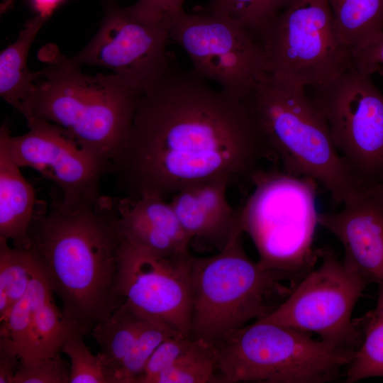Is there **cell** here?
Segmentation results:
<instances>
[{"label":"cell","mask_w":383,"mask_h":383,"mask_svg":"<svg viewBox=\"0 0 383 383\" xmlns=\"http://www.w3.org/2000/svg\"><path fill=\"white\" fill-rule=\"evenodd\" d=\"M192 340V336L182 333L164 340L150 357L137 383H148L151 378L172 366L189 348Z\"/></svg>","instance_id":"cell-31"},{"label":"cell","mask_w":383,"mask_h":383,"mask_svg":"<svg viewBox=\"0 0 383 383\" xmlns=\"http://www.w3.org/2000/svg\"><path fill=\"white\" fill-rule=\"evenodd\" d=\"M192 258L190 252L159 255L122 239L118 292L142 316L190 335Z\"/></svg>","instance_id":"cell-14"},{"label":"cell","mask_w":383,"mask_h":383,"mask_svg":"<svg viewBox=\"0 0 383 383\" xmlns=\"http://www.w3.org/2000/svg\"><path fill=\"white\" fill-rule=\"evenodd\" d=\"M21 365V358L14 353L0 346V383H13Z\"/></svg>","instance_id":"cell-34"},{"label":"cell","mask_w":383,"mask_h":383,"mask_svg":"<svg viewBox=\"0 0 383 383\" xmlns=\"http://www.w3.org/2000/svg\"><path fill=\"white\" fill-rule=\"evenodd\" d=\"M215 344L193 338L184 353L169 368L151 378L148 383L218 382Z\"/></svg>","instance_id":"cell-25"},{"label":"cell","mask_w":383,"mask_h":383,"mask_svg":"<svg viewBox=\"0 0 383 383\" xmlns=\"http://www.w3.org/2000/svg\"><path fill=\"white\" fill-rule=\"evenodd\" d=\"M34 5L38 11V14L45 17H48V15L54 10V9L62 0H33Z\"/></svg>","instance_id":"cell-35"},{"label":"cell","mask_w":383,"mask_h":383,"mask_svg":"<svg viewBox=\"0 0 383 383\" xmlns=\"http://www.w3.org/2000/svg\"><path fill=\"white\" fill-rule=\"evenodd\" d=\"M353 65L372 74L383 67V31L375 37L350 50Z\"/></svg>","instance_id":"cell-33"},{"label":"cell","mask_w":383,"mask_h":383,"mask_svg":"<svg viewBox=\"0 0 383 383\" xmlns=\"http://www.w3.org/2000/svg\"><path fill=\"white\" fill-rule=\"evenodd\" d=\"M354 320L362 339L346 367L345 382L383 377V284H379L375 308Z\"/></svg>","instance_id":"cell-23"},{"label":"cell","mask_w":383,"mask_h":383,"mask_svg":"<svg viewBox=\"0 0 383 383\" xmlns=\"http://www.w3.org/2000/svg\"><path fill=\"white\" fill-rule=\"evenodd\" d=\"M265 159L274 160L248 103L172 62L141 94L112 172L126 197L167 200L220 177L252 186Z\"/></svg>","instance_id":"cell-1"},{"label":"cell","mask_w":383,"mask_h":383,"mask_svg":"<svg viewBox=\"0 0 383 383\" xmlns=\"http://www.w3.org/2000/svg\"><path fill=\"white\" fill-rule=\"evenodd\" d=\"M341 43L349 50L383 31V0H326Z\"/></svg>","instance_id":"cell-22"},{"label":"cell","mask_w":383,"mask_h":383,"mask_svg":"<svg viewBox=\"0 0 383 383\" xmlns=\"http://www.w3.org/2000/svg\"><path fill=\"white\" fill-rule=\"evenodd\" d=\"M368 284L333 250L321 248L318 266L299 280L284 301L257 321L313 332L334 348L355 352L362 335L352 314Z\"/></svg>","instance_id":"cell-9"},{"label":"cell","mask_w":383,"mask_h":383,"mask_svg":"<svg viewBox=\"0 0 383 383\" xmlns=\"http://www.w3.org/2000/svg\"><path fill=\"white\" fill-rule=\"evenodd\" d=\"M231 180L220 177L186 187L170 202L191 244L217 252L243 228L240 206L234 209L227 197Z\"/></svg>","instance_id":"cell-16"},{"label":"cell","mask_w":383,"mask_h":383,"mask_svg":"<svg viewBox=\"0 0 383 383\" xmlns=\"http://www.w3.org/2000/svg\"><path fill=\"white\" fill-rule=\"evenodd\" d=\"M306 87L268 74L246 101L284 172L310 178L343 204L360 191Z\"/></svg>","instance_id":"cell-4"},{"label":"cell","mask_w":383,"mask_h":383,"mask_svg":"<svg viewBox=\"0 0 383 383\" xmlns=\"http://www.w3.org/2000/svg\"><path fill=\"white\" fill-rule=\"evenodd\" d=\"M145 317L124 302L107 318L95 325L91 334L99 344L107 383L113 378L132 348Z\"/></svg>","instance_id":"cell-20"},{"label":"cell","mask_w":383,"mask_h":383,"mask_svg":"<svg viewBox=\"0 0 383 383\" xmlns=\"http://www.w3.org/2000/svg\"><path fill=\"white\" fill-rule=\"evenodd\" d=\"M269 74L304 87L323 84L353 66L326 0H293L261 40Z\"/></svg>","instance_id":"cell-10"},{"label":"cell","mask_w":383,"mask_h":383,"mask_svg":"<svg viewBox=\"0 0 383 383\" xmlns=\"http://www.w3.org/2000/svg\"><path fill=\"white\" fill-rule=\"evenodd\" d=\"M53 294L50 287H48L38 303L21 360H33L60 354L72 331L78 328L58 309Z\"/></svg>","instance_id":"cell-21"},{"label":"cell","mask_w":383,"mask_h":383,"mask_svg":"<svg viewBox=\"0 0 383 383\" xmlns=\"http://www.w3.org/2000/svg\"><path fill=\"white\" fill-rule=\"evenodd\" d=\"M115 202L122 239L162 256L189 252L190 239L170 201L143 195L115 199Z\"/></svg>","instance_id":"cell-17"},{"label":"cell","mask_w":383,"mask_h":383,"mask_svg":"<svg viewBox=\"0 0 383 383\" xmlns=\"http://www.w3.org/2000/svg\"><path fill=\"white\" fill-rule=\"evenodd\" d=\"M243 233L239 228L213 255L193 256L192 338L215 344L228 332L266 316L274 309L269 305L270 297L293 289L284 282L301 279L253 262L245 251Z\"/></svg>","instance_id":"cell-5"},{"label":"cell","mask_w":383,"mask_h":383,"mask_svg":"<svg viewBox=\"0 0 383 383\" xmlns=\"http://www.w3.org/2000/svg\"><path fill=\"white\" fill-rule=\"evenodd\" d=\"M318 223L341 243L343 260L369 284H383V192L360 190L338 211L318 213Z\"/></svg>","instance_id":"cell-15"},{"label":"cell","mask_w":383,"mask_h":383,"mask_svg":"<svg viewBox=\"0 0 383 383\" xmlns=\"http://www.w3.org/2000/svg\"><path fill=\"white\" fill-rule=\"evenodd\" d=\"M85 335L75 328L62 346V352L70 360L69 383H107L101 361L86 345Z\"/></svg>","instance_id":"cell-29"},{"label":"cell","mask_w":383,"mask_h":383,"mask_svg":"<svg viewBox=\"0 0 383 383\" xmlns=\"http://www.w3.org/2000/svg\"><path fill=\"white\" fill-rule=\"evenodd\" d=\"M0 238V318L28 292L33 257L27 248H11Z\"/></svg>","instance_id":"cell-26"},{"label":"cell","mask_w":383,"mask_h":383,"mask_svg":"<svg viewBox=\"0 0 383 383\" xmlns=\"http://www.w3.org/2000/svg\"><path fill=\"white\" fill-rule=\"evenodd\" d=\"M253 191L240 206L244 233L252 238L264 269L278 270L300 279L319 262L313 248L318 223V183L282 170H258Z\"/></svg>","instance_id":"cell-6"},{"label":"cell","mask_w":383,"mask_h":383,"mask_svg":"<svg viewBox=\"0 0 383 383\" xmlns=\"http://www.w3.org/2000/svg\"><path fill=\"white\" fill-rule=\"evenodd\" d=\"M28 131L11 135L6 124L0 138L21 167H30L54 183L61 208L72 211L97 205L100 183L111 165L81 147L62 128L44 120L27 122Z\"/></svg>","instance_id":"cell-12"},{"label":"cell","mask_w":383,"mask_h":383,"mask_svg":"<svg viewBox=\"0 0 383 383\" xmlns=\"http://www.w3.org/2000/svg\"><path fill=\"white\" fill-rule=\"evenodd\" d=\"M39 201L28 231V249L62 311L85 335L124 302L118 290L121 236L115 199L68 211L52 192Z\"/></svg>","instance_id":"cell-2"},{"label":"cell","mask_w":383,"mask_h":383,"mask_svg":"<svg viewBox=\"0 0 383 383\" xmlns=\"http://www.w3.org/2000/svg\"><path fill=\"white\" fill-rule=\"evenodd\" d=\"M180 333L167 324L145 317L135 343L113 378V383H137L156 348Z\"/></svg>","instance_id":"cell-28"},{"label":"cell","mask_w":383,"mask_h":383,"mask_svg":"<svg viewBox=\"0 0 383 383\" xmlns=\"http://www.w3.org/2000/svg\"><path fill=\"white\" fill-rule=\"evenodd\" d=\"M184 0H138L128 6L135 16L150 21L167 24L182 13Z\"/></svg>","instance_id":"cell-32"},{"label":"cell","mask_w":383,"mask_h":383,"mask_svg":"<svg viewBox=\"0 0 383 383\" xmlns=\"http://www.w3.org/2000/svg\"><path fill=\"white\" fill-rule=\"evenodd\" d=\"M21 167L0 138V238L26 248L28 231L39 201Z\"/></svg>","instance_id":"cell-18"},{"label":"cell","mask_w":383,"mask_h":383,"mask_svg":"<svg viewBox=\"0 0 383 383\" xmlns=\"http://www.w3.org/2000/svg\"><path fill=\"white\" fill-rule=\"evenodd\" d=\"M48 287L50 285L33 257L32 279L28 292L0 318V346L14 353L21 359L24 353L33 314Z\"/></svg>","instance_id":"cell-24"},{"label":"cell","mask_w":383,"mask_h":383,"mask_svg":"<svg viewBox=\"0 0 383 383\" xmlns=\"http://www.w3.org/2000/svg\"><path fill=\"white\" fill-rule=\"evenodd\" d=\"M45 67L18 110L26 122L44 120L111 165L131 128L140 93L115 74L89 75L52 44L39 55Z\"/></svg>","instance_id":"cell-3"},{"label":"cell","mask_w":383,"mask_h":383,"mask_svg":"<svg viewBox=\"0 0 383 383\" xmlns=\"http://www.w3.org/2000/svg\"><path fill=\"white\" fill-rule=\"evenodd\" d=\"M219 383H325L335 381L355 352L334 348L309 332L255 321L215 343Z\"/></svg>","instance_id":"cell-7"},{"label":"cell","mask_w":383,"mask_h":383,"mask_svg":"<svg viewBox=\"0 0 383 383\" xmlns=\"http://www.w3.org/2000/svg\"><path fill=\"white\" fill-rule=\"evenodd\" d=\"M40 14L26 21L17 39L0 53V95L17 111L36 77L28 67V55L38 33L47 20Z\"/></svg>","instance_id":"cell-19"},{"label":"cell","mask_w":383,"mask_h":383,"mask_svg":"<svg viewBox=\"0 0 383 383\" xmlns=\"http://www.w3.org/2000/svg\"><path fill=\"white\" fill-rule=\"evenodd\" d=\"M169 33L196 72L237 99L247 101L269 74L262 43L236 21L183 11L169 23Z\"/></svg>","instance_id":"cell-11"},{"label":"cell","mask_w":383,"mask_h":383,"mask_svg":"<svg viewBox=\"0 0 383 383\" xmlns=\"http://www.w3.org/2000/svg\"><path fill=\"white\" fill-rule=\"evenodd\" d=\"M292 1L209 0L204 12L242 24L261 42L272 22Z\"/></svg>","instance_id":"cell-27"},{"label":"cell","mask_w":383,"mask_h":383,"mask_svg":"<svg viewBox=\"0 0 383 383\" xmlns=\"http://www.w3.org/2000/svg\"><path fill=\"white\" fill-rule=\"evenodd\" d=\"M353 65L311 87V98L360 189L383 191V94Z\"/></svg>","instance_id":"cell-8"},{"label":"cell","mask_w":383,"mask_h":383,"mask_svg":"<svg viewBox=\"0 0 383 383\" xmlns=\"http://www.w3.org/2000/svg\"><path fill=\"white\" fill-rule=\"evenodd\" d=\"M104 15L91 40L72 60L79 65L111 70L130 88L143 93L170 69L169 26L133 14L104 0Z\"/></svg>","instance_id":"cell-13"},{"label":"cell","mask_w":383,"mask_h":383,"mask_svg":"<svg viewBox=\"0 0 383 383\" xmlns=\"http://www.w3.org/2000/svg\"><path fill=\"white\" fill-rule=\"evenodd\" d=\"M378 70H379V71H382V73H383V67H379ZM378 70H377V71H378Z\"/></svg>","instance_id":"cell-36"},{"label":"cell","mask_w":383,"mask_h":383,"mask_svg":"<svg viewBox=\"0 0 383 383\" xmlns=\"http://www.w3.org/2000/svg\"><path fill=\"white\" fill-rule=\"evenodd\" d=\"M70 365L61 353L33 360H21L13 383H69Z\"/></svg>","instance_id":"cell-30"}]
</instances>
